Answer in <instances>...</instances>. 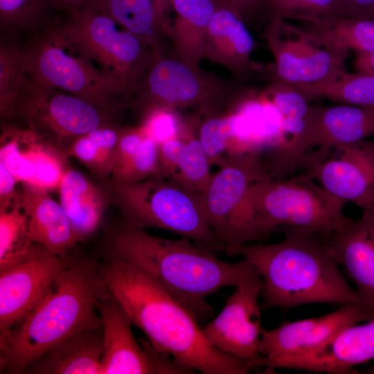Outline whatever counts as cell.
I'll return each mask as SVG.
<instances>
[{
	"label": "cell",
	"instance_id": "cell-21",
	"mask_svg": "<svg viewBox=\"0 0 374 374\" xmlns=\"http://www.w3.org/2000/svg\"><path fill=\"white\" fill-rule=\"evenodd\" d=\"M57 191L60 204L78 243L85 242L98 231L108 208L112 206L109 181L70 167Z\"/></svg>",
	"mask_w": 374,
	"mask_h": 374
},
{
	"label": "cell",
	"instance_id": "cell-30",
	"mask_svg": "<svg viewBox=\"0 0 374 374\" xmlns=\"http://www.w3.org/2000/svg\"><path fill=\"white\" fill-rule=\"evenodd\" d=\"M37 243L30 236L20 202V185L16 195L0 203V270L26 258Z\"/></svg>",
	"mask_w": 374,
	"mask_h": 374
},
{
	"label": "cell",
	"instance_id": "cell-43",
	"mask_svg": "<svg viewBox=\"0 0 374 374\" xmlns=\"http://www.w3.org/2000/svg\"><path fill=\"white\" fill-rule=\"evenodd\" d=\"M54 8L66 10L69 13L88 6L91 0H51Z\"/></svg>",
	"mask_w": 374,
	"mask_h": 374
},
{
	"label": "cell",
	"instance_id": "cell-40",
	"mask_svg": "<svg viewBox=\"0 0 374 374\" xmlns=\"http://www.w3.org/2000/svg\"><path fill=\"white\" fill-rule=\"evenodd\" d=\"M217 4L231 8L247 23L255 17L263 8L260 0H215Z\"/></svg>",
	"mask_w": 374,
	"mask_h": 374
},
{
	"label": "cell",
	"instance_id": "cell-13",
	"mask_svg": "<svg viewBox=\"0 0 374 374\" xmlns=\"http://www.w3.org/2000/svg\"><path fill=\"white\" fill-rule=\"evenodd\" d=\"M373 316L374 312L366 307L348 304L323 316L285 321L272 330L262 331L258 344L260 357L249 364L252 368L264 366L273 371L278 362L310 353L343 329Z\"/></svg>",
	"mask_w": 374,
	"mask_h": 374
},
{
	"label": "cell",
	"instance_id": "cell-45",
	"mask_svg": "<svg viewBox=\"0 0 374 374\" xmlns=\"http://www.w3.org/2000/svg\"><path fill=\"white\" fill-rule=\"evenodd\" d=\"M371 209V210L373 211V213H374V205L373 206V207H372Z\"/></svg>",
	"mask_w": 374,
	"mask_h": 374
},
{
	"label": "cell",
	"instance_id": "cell-26",
	"mask_svg": "<svg viewBox=\"0 0 374 374\" xmlns=\"http://www.w3.org/2000/svg\"><path fill=\"white\" fill-rule=\"evenodd\" d=\"M175 17L165 33L170 35L177 57L199 67L207 28L217 6L215 0H169Z\"/></svg>",
	"mask_w": 374,
	"mask_h": 374
},
{
	"label": "cell",
	"instance_id": "cell-18",
	"mask_svg": "<svg viewBox=\"0 0 374 374\" xmlns=\"http://www.w3.org/2000/svg\"><path fill=\"white\" fill-rule=\"evenodd\" d=\"M102 322L103 348L100 374H156L154 366L132 330V321L111 294L97 305Z\"/></svg>",
	"mask_w": 374,
	"mask_h": 374
},
{
	"label": "cell",
	"instance_id": "cell-10",
	"mask_svg": "<svg viewBox=\"0 0 374 374\" xmlns=\"http://www.w3.org/2000/svg\"><path fill=\"white\" fill-rule=\"evenodd\" d=\"M64 24L102 70L135 89L157 52L108 15L84 6Z\"/></svg>",
	"mask_w": 374,
	"mask_h": 374
},
{
	"label": "cell",
	"instance_id": "cell-34",
	"mask_svg": "<svg viewBox=\"0 0 374 374\" xmlns=\"http://www.w3.org/2000/svg\"><path fill=\"white\" fill-rule=\"evenodd\" d=\"M26 76L21 46L1 42L0 115L1 120L15 118L17 98Z\"/></svg>",
	"mask_w": 374,
	"mask_h": 374
},
{
	"label": "cell",
	"instance_id": "cell-22",
	"mask_svg": "<svg viewBox=\"0 0 374 374\" xmlns=\"http://www.w3.org/2000/svg\"><path fill=\"white\" fill-rule=\"evenodd\" d=\"M374 135V109L339 104L311 105L307 132L310 152L331 151Z\"/></svg>",
	"mask_w": 374,
	"mask_h": 374
},
{
	"label": "cell",
	"instance_id": "cell-46",
	"mask_svg": "<svg viewBox=\"0 0 374 374\" xmlns=\"http://www.w3.org/2000/svg\"><path fill=\"white\" fill-rule=\"evenodd\" d=\"M151 1H152V2L154 3V2H156V1H158V0H151Z\"/></svg>",
	"mask_w": 374,
	"mask_h": 374
},
{
	"label": "cell",
	"instance_id": "cell-44",
	"mask_svg": "<svg viewBox=\"0 0 374 374\" xmlns=\"http://www.w3.org/2000/svg\"><path fill=\"white\" fill-rule=\"evenodd\" d=\"M364 373L374 374V366L364 371Z\"/></svg>",
	"mask_w": 374,
	"mask_h": 374
},
{
	"label": "cell",
	"instance_id": "cell-14",
	"mask_svg": "<svg viewBox=\"0 0 374 374\" xmlns=\"http://www.w3.org/2000/svg\"><path fill=\"white\" fill-rule=\"evenodd\" d=\"M78 256L55 255L37 243L26 258L0 270V337L27 316Z\"/></svg>",
	"mask_w": 374,
	"mask_h": 374
},
{
	"label": "cell",
	"instance_id": "cell-19",
	"mask_svg": "<svg viewBox=\"0 0 374 374\" xmlns=\"http://www.w3.org/2000/svg\"><path fill=\"white\" fill-rule=\"evenodd\" d=\"M355 283L365 305L374 312V213L364 210L339 231L322 238Z\"/></svg>",
	"mask_w": 374,
	"mask_h": 374
},
{
	"label": "cell",
	"instance_id": "cell-4",
	"mask_svg": "<svg viewBox=\"0 0 374 374\" xmlns=\"http://www.w3.org/2000/svg\"><path fill=\"white\" fill-rule=\"evenodd\" d=\"M280 229L285 234L282 241L247 243L238 252L262 278V308L290 309L312 303L366 307L321 236L288 226Z\"/></svg>",
	"mask_w": 374,
	"mask_h": 374
},
{
	"label": "cell",
	"instance_id": "cell-20",
	"mask_svg": "<svg viewBox=\"0 0 374 374\" xmlns=\"http://www.w3.org/2000/svg\"><path fill=\"white\" fill-rule=\"evenodd\" d=\"M374 359V316L365 323L351 325L307 355L278 362L277 368L330 374L355 373L353 368Z\"/></svg>",
	"mask_w": 374,
	"mask_h": 374
},
{
	"label": "cell",
	"instance_id": "cell-5",
	"mask_svg": "<svg viewBox=\"0 0 374 374\" xmlns=\"http://www.w3.org/2000/svg\"><path fill=\"white\" fill-rule=\"evenodd\" d=\"M345 204L304 172L251 184L242 204V217L250 243L283 226L324 238L350 220L344 213Z\"/></svg>",
	"mask_w": 374,
	"mask_h": 374
},
{
	"label": "cell",
	"instance_id": "cell-12",
	"mask_svg": "<svg viewBox=\"0 0 374 374\" xmlns=\"http://www.w3.org/2000/svg\"><path fill=\"white\" fill-rule=\"evenodd\" d=\"M265 37L274 59L272 81L293 86L326 82L346 71L349 54L314 43L280 18H269Z\"/></svg>",
	"mask_w": 374,
	"mask_h": 374
},
{
	"label": "cell",
	"instance_id": "cell-8",
	"mask_svg": "<svg viewBox=\"0 0 374 374\" xmlns=\"http://www.w3.org/2000/svg\"><path fill=\"white\" fill-rule=\"evenodd\" d=\"M117 113L39 84L26 75L17 98L15 118L66 154L78 136L115 123Z\"/></svg>",
	"mask_w": 374,
	"mask_h": 374
},
{
	"label": "cell",
	"instance_id": "cell-7",
	"mask_svg": "<svg viewBox=\"0 0 374 374\" xmlns=\"http://www.w3.org/2000/svg\"><path fill=\"white\" fill-rule=\"evenodd\" d=\"M109 183L112 206L123 224L166 230L212 251L223 250L208 224L202 193L159 176L133 184Z\"/></svg>",
	"mask_w": 374,
	"mask_h": 374
},
{
	"label": "cell",
	"instance_id": "cell-16",
	"mask_svg": "<svg viewBox=\"0 0 374 374\" xmlns=\"http://www.w3.org/2000/svg\"><path fill=\"white\" fill-rule=\"evenodd\" d=\"M262 286L260 274L238 285L220 313L202 328L213 347L248 362L260 357L258 344L264 330L258 299Z\"/></svg>",
	"mask_w": 374,
	"mask_h": 374
},
{
	"label": "cell",
	"instance_id": "cell-38",
	"mask_svg": "<svg viewBox=\"0 0 374 374\" xmlns=\"http://www.w3.org/2000/svg\"><path fill=\"white\" fill-rule=\"evenodd\" d=\"M139 118V125L159 145L180 134L186 123L181 120L176 110L167 108L151 109Z\"/></svg>",
	"mask_w": 374,
	"mask_h": 374
},
{
	"label": "cell",
	"instance_id": "cell-29",
	"mask_svg": "<svg viewBox=\"0 0 374 374\" xmlns=\"http://www.w3.org/2000/svg\"><path fill=\"white\" fill-rule=\"evenodd\" d=\"M121 128L113 123L84 133L73 141L66 154L80 162L92 175L109 181L115 167Z\"/></svg>",
	"mask_w": 374,
	"mask_h": 374
},
{
	"label": "cell",
	"instance_id": "cell-17",
	"mask_svg": "<svg viewBox=\"0 0 374 374\" xmlns=\"http://www.w3.org/2000/svg\"><path fill=\"white\" fill-rule=\"evenodd\" d=\"M69 157L26 127L1 125L0 164L20 182L52 191L71 167Z\"/></svg>",
	"mask_w": 374,
	"mask_h": 374
},
{
	"label": "cell",
	"instance_id": "cell-37",
	"mask_svg": "<svg viewBox=\"0 0 374 374\" xmlns=\"http://www.w3.org/2000/svg\"><path fill=\"white\" fill-rule=\"evenodd\" d=\"M50 8L51 0H0L1 28L35 30Z\"/></svg>",
	"mask_w": 374,
	"mask_h": 374
},
{
	"label": "cell",
	"instance_id": "cell-1",
	"mask_svg": "<svg viewBox=\"0 0 374 374\" xmlns=\"http://www.w3.org/2000/svg\"><path fill=\"white\" fill-rule=\"evenodd\" d=\"M99 271L132 324L157 350L204 374H245L252 369L248 361L213 347L195 316L142 269L107 256Z\"/></svg>",
	"mask_w": 374,
	"mask_h": 374
},
{
	"label": "cell",
	"instance_id": "cell-24",
	"mask_svg": "<svg viewBox=\"0 0 374 374\" xmlns=\"http://www.w3.org/2000/svg\"><path fill=\"white\" fill-rule=\"evenodd\" d=\"M254 39L246 22L233 9L218 5L208 24L204 57L226 66L240 78L251 71Z\"/></svg>",
	"mask_w": 374,
	"mask_h": 374
},
{
	"label": "cell",
	"instance_id": "cell-6",
	"mask_svg": "<svg viewBox=\"0 0 374 374\" xmlns=\"http://www.w3.org/2000/svg\"><path fill=\"white\" fill-rule=\"evenodd\" d=\"M21 53L26 75L39 84L116 112L130 104L134 88L105 73L65 24L35 33Z\"/></svg>",
	"mask_w": 374,
	"mask_h": 374
},
{
	"label": "cell",
	"instance_id": "cell-35",
	"mask_svg": "<svg viewBox=\"0 0 374 374\" xmlns=\"http://www.w3.org/2000/svg\"><path fill=\"white\" fill-rule=\"evenodd\" d=\"M159 146L155 141L147 136L136 150L116 164L109 181L133 184L157 176Z\"/></svg>",
	"mask_w": 374,
	"mask_h": 374
},
{
	"label": "cell",
	"instance_id": "cell-36",
	"mask_svg": "<svg viewBox=\"0 0 374 374\" xmlns=\"http://www.w3.org/2000/svg\"><path fill=\"white\" fill-rule=\"evenodd\" d=\"M197 136L211 165L222 166L228 157L225 153L230 149L235 136L231 112L206 116L199 126Z\"/></svg>",
	"mask_w": 374,
	"mask_h": 374
},
{
	"label": "cell",
	"instance_id": "cell-11",
	"mask_svg": "<svg viewBox=\"0 0 374 374\" xmlns=\"http://www.w3.org/2000/svg\"><path fill=\"white\" fill-rule=\"evenodd\" d=\"M269 179L261 155H229L212 174L202 194L206 220L215 239L229 256L249 243L242 217V204L251 184Z\"/></svg>",
	"mask_w": 374,
	"mask_h": 374
},
{
	"label": "cell",
	"instance_id": "cell-41",
	"mask_svg": "<svg viewBox=\"0 0 374 374\" xmlns=\"http://www.w3.org/2000/svg\"><path fill=\"white\" fill-rule=\"evenodd\" d=\"M20 181L0 164V203L13 197L18 191Z\"/></svg>",
	"mask_w": 374,
	"mask_h": 374
},
{
	"label": "cell",
	"instance_id": "cell-2",
	"mask_svg": "<svg viewBox=\"0 0 374 374\" xmlns=\"http://www.w3.org/2000/svg\"><path fill=\"white\" fill-rule=\"evenodd\" d=\"M190 241L184 237L170 240L152 235L120 222L107 231L105 247L107 256L123 259L142 269L198 320H206L213 315L206 301L208 296L260 274L244 259L224 262L212 250Z\"/></svg>",
	"mask_w": 374,
	"mask_h": 374
},
{
	"label": "cell",
	"instance_id": "cell-27",
	"mask_svg": "<svg viewBox=\"0 0 374 374\" xmlns=\"http://www.w3.org/2000/svg\"><path fill=\"white\" fill-rule=\"evenodd\" d=\"M87 7L104 12L123 28L160 51L159 34L166 21L167 3L151 0H91Z\"/></svg>",
	"mask_w": 374,
	"mask_h": 374
},
{
	"label": "cell",
	"instance_id": "cell-25",
	"mask_svg": "<svg viewBox=\"0 0 374 374\" xmlns=\"http://www.w3.org/2000/svg\"><path fill=\"white\" fill-rule=\"evenodd\" d=\"M103 329L87 328L60 341L35 360L26 374H100Z\"/></svg>",
	"mask_w": 374,
	"mask_h": 374
},
{
	"label": "cell",
	"instance_id": "cell-28",
	"mask_svg": "<svg viewBox=\"0 0 374 374\" xmlns=\"http://www.w3.org/2000/svg\"><path fill=\"white\" fill-rule=\"evenodd\" d=\"M314 43L328 49L348 53L374 51V21L340 17L330 21L305 23L296 26Z\"/></svg>",
	"mask_w": 374,
	"mask_h": 374
},
{
	"label": "cell",
	"instance_id": "cell-9",
	"mask_svg": "<svg viewBox=\"0 0 374 374\" xmlns=\"http://www.w3.org/2000/svg\"><path fill=\"white\" fill-rule=\"evenodd\" d=\"M230 91L223 80L199 67L158 52L137 82L130 105L139 116L155 108L189 107L208 116L219 113Z\"/></svg>",
	"mask_w": 374,
	"mask_h": 374
},
{
	"label": "cell",
	"instance_id": "cell-31",
	"mask_svg": "<svg viewBox=\"0 0 374 374\" xmlns=\"http://www.w3.org/2000/svg\"><path fill=\"white\" fill-rule=\"evenodd\" d=\"M293 87L308 101L325 98L342 105L374 109L373 74L344 71L326 82Z\"/></svg>",
	"mask_w": 374,
	"mask_h": 374
},
{
	"label": "cell",
	"instance_id": "cell-42",
	"mask_svg": "<svg viewBox=\"0 0 374 374\" xmlns=\"http://www.w3.org/2000/svg\"><path fill=\"white\" fill-rule=\"evenodd\" d=\"M354 66L357 72L374 75V51L355 53Z\"/></svg>",
	"mask_w": 374,
	"mask_h": 374
},
{
	"label": "cell",
	"instance_id": "cell-32",
	"mask_svg": "<svg viewBox=\"0 0 374 374\" xmlns=\"http://www.w3.org/2000/svg\"><path fill=\"white\" fill-rule=\"evenodd\" d=\"M211 166L197 133L195 132L193 127L187 125L184 146L169 180L202 194L212 176Z\"/></svg>",
	"mask_w": 374,
	"mask_h": 374
},
{
	"label": "cell",
	"instance_id": "cell-3",
	"mask_svg": "<svg viewBox=\"0 0 374 374\" xmlns=\"http://www.w3.org/2000/svg\"><path fill=\"white\" fill-rule=\"evenodd\" d=\"M110 294L98 262L78 255L27 316L0 337V373H25L60 341L84 329L101 328L97 305Z\"/></svg>",
	"mask_w": 374,
	"mask_h": 374
},
{
	"label": "cell",
	"instance_id": "cell-23",
	"mask_svg": "<svg viewBox=\"0 0 374 374\" xmlns=\"http://www.w3.org/2000/svg\"><path fill=\"white\" fill-rule=\"evenodd\" d=\"M20 202L33 242L55 255L73 253L78 242L71 225L61 204L51 197L49 191L21 182Z\"/></svg>",
	"mask_w": 374,
	"mask_h": 374
},
{
	"label": "cell",
	"instance_id": "cell-33",
	"mask_svg": "<svg viewBox=\"0 0 374 374\" xmlns=\"http://www.w3.org/2000/svg\"><path fill=\"white\" fill-rule=\"evenodd\" d=\"M269 18L305 23L332 20L344 15V0H260Z\"/></svg>",
	"mask_w": 374,
	"mask_h": 374
},
{
	"label": "cell",
	"instance_id": "cell-15",
	"mask_svg": "<svg viewBox=\"0 0 374 374\" xmlns=\"http://www.w3.org/2000/svg\"><path fill=\"white\" fill-rule=\"evenodd\" d=\"M330 157L314 150L304 171L326 191L345 203L350 202L362 209L374 205V141L359 142L335 150Z\"/></svg>",
	"mask_w": 374,
	"mask_h": 374
},
{
	"label": "cell",
	"instance_id": "cell-39",
	"mask_svg": "<svg viewBox=\"0 0 374 374\" xmlns=\"http://www.w3.org/2000/svg\"><path fill=\"white\" fill-rule=\"evenodd\" d=\"M343 17L374 21V0H344Z\"/></svg>",
	"mask_w": 374,
	"mask_h": 374
}]
</instances>
